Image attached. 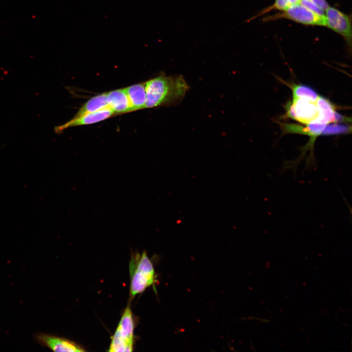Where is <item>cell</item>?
Instances as JSON below:
<instances>
[{
	"mask_svg": "<svg viewBox=\"0 0 352 352\" xmlns=\"http://www.w3.org/2000/svg\"><path fill=\"white\" fill-rule=\"evenodd\" d=\"M189 88L181 75L160 74L145 82V108L176 104L183 99Z\"/></svg>",
	"mask_w": 352,
	"mask_h": 352,
	"instance_id": "cell-1",
	"label": "cell"
},
{
	"mask_svg": "<svg viewBox=\"0 0 352 352\" xmlns=\"http://www.w3.org/2000/svg\"><path fill=\"white\" fill-rule=\"evenodd\" d=\"M130 297L133 299L137 294L143 292L147 288L154 286L156 275L152 262L145 251L141 254L132 255L130 264Z\"/></svg>",
	"mask_w": 352,
	"mask_h": 352,
	"instance_id": "cell-2",
	"label": "cell"
},
{
	"mask_svg": "<svg viewBox=\"0 0 352 352\" xmlns=\"http://www.w3.org/2000/svg\"><path fill=\"white\" fill-rule=\"evenodd\" d=\"M134 324L130 307L124 310L112 336L109 351L132 352L133 348Z\"/></svg>",
	"mask_w": 352,
	"mask_h": 352,
	"instance_id": "cell-3",
	"label": "cell"
},
{
	"mask_svg": "<svg viewBox=\"0 0 352 352\" xmlns=\"http://www.w3.org/2000/svg\"><path fill=\"white\" fill-rule=\"evenodd\" d=\"M277 14L264 19L265 21L286 19L306 25L326 26L325 15H320L300 2L292 4Z\"/></svg>",
	"mask_w": 352,
	"mask_h": 352,
	"instance_id": "cell-4",
	"label": "cell"
},
{
	"mask_svg": "<svg viewBox=\"0 0 352 352\" xmlns=\"http://www.w3.org/2000/svg\"><path fill=\"white\" fill-rule=\"evenodd\" d=\"M325 26L341 36L351 48L352 39L351 16L330 6L325 10Z\"/></svg>",
	"mask_w": 352,
	"mask_h": 352,
	"instance_id": "cell-5",
	"label": "cell"
},
{
	"mask_svg": "<svg viewBox=\"0 0 352 352\" xmlns=\"http://www.w3.org/2000/svg\"><path fill=\"white\" fill-rule=\"evenodd\" d=\"M36 339L41 345L55 352H85L75 342L65 338L46 333H38Z\"/></svg>",
	"mask_w": 352,
	"mask_h": 352,
	"instance_id": "cell-6",
	"label": "cell"
},
{
	"mask_svg": "<svg viewBox=\"0 0 352 352\" xmlns=\"http://www.w3.org/2000/svg\"><path fill=\"white\" fill-rule=\"evenodd\" d=\"M115 114L110 108L107 107L93 112L87 113L76 118H72L64 124L56 126L54 128V132L56 133H61L68 128L92 124L104 120Z\"/></svg>",
	"mask_w": 352,
	"mask_h": 352,
	"instance_id": "cell-7",
	"label": "cell"
},
{
	"mask_svg": "<svg viewBox=\"0 0 352 352\" xmlns=\"http://www.w3.org/2000/svg\"><path fill=\"white\" fill-rule=\"evenodd\" d=\"M292 105L295 113V120L307 124L318 115V110L316 103L303 98H294Z\"/></svg>",
	"mask_w": 352,
	"mask_h": 352,
	"instance_id": "cell-8",
	"label": "cell"
},
{
	"mask_svg": "<svg viewBox=\"0 0 352 352\" xmlns=\"http://www.w3.org/2000/svg\"><path fill=\"white\" fill-rule=\"evenodd\" d=\"M108 106L115 114L132 111L129 100L125 88L107 92Z\"/></svg>",
	"mask_w": 352,
	"mask_h": 352,
	"instance_id": "cell-9",
	"label": "cell"
},
{
	"mask_svg": "<svg viewBox=\"0 0 352 352\" xmlns=\"http://www.w3.org/2000/svg\"><path fill=\"white\" fill-rule=\"evenodd\" d=\"M125 89L129 100L132 111L145 108V83L135 84L125 88Z\"/></svg>",
	"mask_w": 352,
	"mask_h": 352,
	"instance_id": "cell-10",
	"label": "cell"
},
{
	"mask_svg": "<svg viewBox=\"0 0 352 352\" xmlns=\"http://www.w3.org/2000/svg\"><path fill=\"white\" fill-rule=\"evenodd\" d=\"M315 103L318 114L313 120L326 124L333 122L335 110L331 103L322 96H319Z\"/></svg>",
	"mask_w": 352,
	"mask_h": 352,
	"instance_id": "cell-11",
	"label": "cell"
},
{
	"mask_svg": "<svg viewBox=\"0 0 352 352\" xmlns=\"http://www.w3.org/2000/svg\"><path fill=\"white\" fill-rule=\"evenodd\" d=\"M108 107L107 92L101 93L88 100L78 110L73 118H76L88 113L93 112Z\"/></svg>",
	"mask_w": 352,
	"mask_h": 352,
	"instance_id": "cell-12",
	"label": "cell"
},
{
	"mask_svg": "<svg viewBox=\"0 0 352 352\" xmlns=\"http://www.w3.org/2000/svg\"><path fill=\"white\" fill-rule=\"evenodd\" d=\"M294 98H305L315 103L319 96L317 92L311 87L305 85H298L293 88Z\"/></svg>",
	"mask_w": 352,
	"mask_h": 352,
	"instance_id": "cell-13",
	"label": "cell"
},
{
	"mask_svg": "<svg viewBox=\"0 0 352 352\" xmlns=\"http://www.w3.org/2000/svg\"><path fill=\"white\" fill-rule=\"evenodd\" d=\"M351 127L348 125L340 124L326 125L322 132V135H335L347 133L351 132Z\"/></svg>",
	"mask_w": 352,
	"mask_h": 352,
	"instance_id": "cell-14",
	"label": "cell"
},
{
	"mask_svg": "<svg viewBox=\"0 0 352 352\" xmlns=\"http://www.w3.org/2000/svg\"><path fill=\"white\" fill-rule=\"evenodd\" d=\"M326 125L313 120L307 124V134L315 137L322 133Z\"/></svg>",
	"mask_w": 352,
	"mask_h": 352,
	"instance_id": "cell-15",
	"label": "cell"
},
{
	"mask_svg": "<svg viewBox=\"0 0 352 352\" xmlns=\"http://www.w3.org/2000/svg\"><path fill=\"white\" fill-rule=\"evenodd\" d=\"M300 0H275L274 3L266 8L264 13L269 12L272 10H278L282 11L290 5L298 2Z\"/></svg>",
	"mask_w": 352,
	"mask_h": 352,
	"instance_id": "cell-16",
	"label": "cell"
},
{
	"mask_svg": "<svg viewBox=\"0 0 352 352\" xmlns=\"http://www.w3.org/2000/svg\"><path fill=\"white\" fill-rule=\"evenodd\" d=\"M345 120V117L337 112H334L333 122H342Z\"/></svg>",
	"mask_w": 352,
	"mask_h": 352,
	"instance_id": "cell-17",
	"label": "cell"
}]
</instances>
